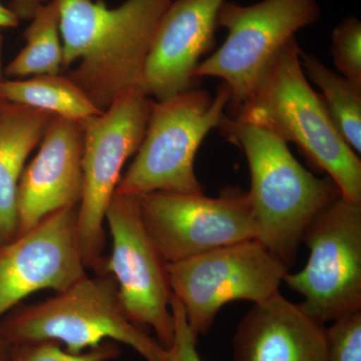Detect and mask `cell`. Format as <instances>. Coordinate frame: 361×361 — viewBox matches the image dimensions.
<instances>
[{
  "mask_svg": "<svg viewBox=\"0 0 361 361\" xmlns=\"http://www.w3.org/2000/svg\"><path fill=\"white\" fill-rule=\"evenodd\" d=\"M63 68L80 61L68 78L106 111L121 94L144 89V71L157 27L173 0H58ZM146 92V90H145Z\"/></svg>",
  "mask_w": 361,
  "mask_h": 361,
  "instance_id": "cell-1",
  "label": "cell"
},
{
  "mask_svg": "<svg viewBox=\"0 0 361 361\" xmlns=\"http://www.w3.org/2000/svg\"><path fill=\"white\" fill-rule=\"evenodd\" d=\"M218 129L248 161L257 240L290 268L311 221L341 196V190L327 176L316 177L304 168L288 142L264 125L225 116Z\"/></svg>",
  "mask_w": 361,
  "mask_h": 361,
  "instance_id": "cell-2",
  "label": "cell"
},
{
  "mask_svg": "<svg viewBox=\"0 0 361 361\" xmlns=\"http://www.w3.org/2000/svg\"><path fill=\"white\" fill-rule=\"evenodd\" d=\"M296 37L272 59L240 110L241 116L293 142L313 168L326 173L342 196L361 203V161L332 122L300 63Z\"/></svg>",
  "mask_w": 361,
  "mask_h": 361,
  "instance_id": "cell-3",
  "label": "cell"
},
{
  "mask_svg": "<svg viewBox=\"0 0 361 361\" xmlns=\"http://www.w3.org/2000/svg\"><path fill=\"white\" fill-rule=\"evenodd\" d=\"M0 332L13 345L54 341L80 353L111 341L130 346L146 361H167V348L126 315L110 274L85 275L51 299L18 308Z\"/></svg>",
  "mask_w": 361,
  "mask_h": 361,
  "instance_id": "cell-4",
  "label": "cell"
},
{
  "mask_svg": "<svg viewBox=\"0 0 361 361\" xmlns=\"http://www.w3.org/2000/svg\"><path fill=\"white\" fill-rule=\"evenodd\" d=\"M230 99L222 82L214 97L196 87L165 101H152L144 140L116 194H203L195 159L207 135L219 128Z\"/></svg>",
  "mask_w": 361,
  "mask_h": 361,
  "instance_id": "cell-5",
  "label": "cell"
},
{
  "mask_svg": "<svg viewBox=\"0 0 361 361\" xmlns=\"http://www.w3.org/2000/svg\"><path fill=\"white\" fill-rule=\"evenodd\" d=\"M151 102L145 90H129L116 97L101 115L80 122L84 152L78 235L87 269L97 272L103 262L106 209L122 178L123 165L141 147Z\"/></svg>",
  "mask_w": 361,
  "mask_h": 361,
  "instance_id": "cell-6",
  "label": "cell"
},
{
  "mask_svg": "<svg viewBox=\"0 0 361 361\" xmlns=\"http://www.w3.org/2000/svg\"><path fill=\"white\" fill-rule=\"evenodd\" d=\"M320 14L317 0H261L251 6L225 0L217 18V27L227 30L224 44L201 61L195 75L219 78L227 85V110L234 116L280 49Z\"/></svg>",
  "mask_w": 361,
  "mask_h": 361,
  "instance_id": "cell-7",
  "label": "cell"
},
{
  "mask_svg": "<svg viewBox=\"0 0 361 361\" xmlns=\"http://www.w3.org/2000/svg\"><path fill=\"white\" fill-rule=\"evenodd\" d=\"M173 296L184 307L197 336H206L226 304L268 300L279 291L289 268L257 239L168 263Z\"/></svg>",
  "mask_w": 361,
  "mask_h": 361,
  "instance_id": "cell-8",
  "label": "cell"
},
{
  "mask_svg": "<svg viewBox=\"0 0 361 361\" xmlns=\"http://www.w3.org/2000/svg\"><path fill=\"white\" fill-rule=\"evenodd\" d=\"M302 242L307 262L283 280L303 296L302 310L322 324L361 310V203L341 195L311 221Z\"/></svg>",
  "mask_w": 361,
  "mask_h": 361,
  "instance_id": "cell-9",
  "label": "cell"
},
{
  "mask_svg": "<svg viewBox=\"0 0 361 361\" xmlns=\"http://www.w3.org/2000/svg\"><path fill=\"white\" fill-rule=\"evenodd\" d=\"M104 221L111 237V250L97 274H110L130 322L154 330L165 348L174 338L173 292L168 263L149 237L135 195L116 194L106 209Z\"/></svg>",
  "mask_w": 361,
  "mask_h": 361,
  "instance_id": "cell-10",
  "label": "cell"
},
{
  "mask_svg": "<svg viewBox=\"0 0 361 361\" xmlns=\"http://www.w3.org/2000/svg\"><path fill=\"white\" fill-rule=\"evenodd\" d=\"M137 198L145 227L167 263L257 239L248 193L236 188L216 198L163 191Z\"/></svg>",
  "mask_w": 361,
  "mask_h": 361,
  "instance_id": "cell-11",
  "label": "cell"
},
{
  "mask_svg": "<svg viewBox=\"0 0 361 361\" xmlns=\"http://www.w3.org/2000/svg\"><path fill=\"white\" fill-rule=\"evenodd\" d=\"M78 206L44 218L0 245V320L30 294L66 290L87 274L78 235Z\"/></svg>",
  "mask_w": 361,
  "mask_h": 361,
  "instance_id": "cell-12",
  "label": "cell"
},
{
  "mask_svg": "<svg viewBox=\"0 0 361 361\" xmlns=\"http://www.w3.org/2000/svg\"><path fill=\"white\" fill-rule=\"evenodd\" d=\"M225 0H173L157 27L144 71V89L161 102L196 89L197 68L215 47Z\"/></svg>",
  "mask_w": 361,
  "mask_h": 361,
  "instance_id": "cell-13",
  "label": "cell"
},
{
  "mask_svg": "<svg viewBox=\"0 0 361 361\" xmlns=\"http://www.w3.org/2000/svg\"><path fill=\"white\" fill-rule=\"evenodd\" d=\"M18 188V236L47 216L78 206L82 193L84 132L80 122L54 116Z\"/></svg>",
  "mask_w": 361,
  "mask_h": 361,
  "instance_id": "cell-14",
  "label": "cell"
},
{
  "mask_svg": "<svg viewBox=\"0 0 361 361\" xmlns=\"http://www.w3.org/2000/svg\"><path fill=\"white\" fill-rule=\"evenodd\" d=\"M325 329L278 291L239 322L234 361H326Z\"/></svg>",
  "mask_w": 361,
  "mask_h": 361,
  "instance_id": "cell-15",
  "label": "cell"
},
{
  "mask_svg": "<svg viewBox=\"0 0 361 361\" xmlns=\"http://www.w3.org/2000/svg\"><path fill=\"white\" fill-rule=\"evenodd\" d=\"M54 115L6 103L0 106V245L18 236V188L26 159Z\"/></svg>",
  "mask_w": 361,
  "mask_h": 361,
  "instance_id": "cell-16",
  "label": "cell"
},
{
  "mask_svg": "<svg viewBox=\"0 0 361 361\" xmlns=\"http://www.w3.org/2000/svg\"><path fill=\"white\" fill-rule=\"evenodd\" d=\"M0 97L6 103L30 106L77 122L103 113L84 90L70 78L61 75L4 80L0 87Z\"/></svg>",
  "mask_w": 361,
  "mask_h": 361,
  "instance_id": "cell-17",
  "label": "cell"
},
{
  "mask_svg": "<svg viewBox=\"0 0 361 361\" xmlns=\"http://www.w3.org/2000/svg\"><path fill=\"white\" fill-rule=\"evenodd\" d=\"M26 28L25 47L6 66L7 77L59 75L63 70V42L58 0L42 4Z\"/></svg>",
  "mask_w": 361,
  "mask_h": 361,
  "instance_id": "cell-18",
  "label": "cell"
},
{
  "mask_svg": "<svg viewBox=\"0 0 361 361\" xmlns=\"http://www.w3.org/2000/svg\"><path fill=\"white\" fill-rule=\"evenodd\" d=\"M300 63L307 80L318 87L332 122L349 147L361 153V87L330 70L313 54L301 51Z\"/></svg>",
  "mask_w": 361,
  "mask_h": 361,
  "instance_id": "cell-19",
  "label": "cell"
},
{
  "mask_svg": "<svg viewBox=\"0 0 361 361\" xmlns=\"http://www.w3.org/2000/svg\"><path fill=\"white\" fill-rule=\"evenodd\" d=\"M120 355V348L111 341L80 353H68L59 342L40 341L13 344L7 361H111Z\"/></svg>",
  "mask_w": 361,
  "mask_h": 361,
  "instance_id": "cell-20",
  "label": "cell"
},
{
  "mask_svg": "<svg viewBox=\"0 0 361 361\" xmlns=\"http://www.w3.org/2000/svg\"><path fill=\"white\" fill-rule=\"evenodd\" d=\"M331 54L339 75L361 87V23L356 16L344 18L334 28Z\"/></svg>",
  "mask_w": 361,
  "mask_h": 361,
  "instance_id": "cell-21",
  "label": "cell"
},
{
  "mask_svg": "<svg viewBox=\"0 0 361 361\" xmlns=\"http://www.w3.org/2000/svg\"><path fill=\"white\" fill-rule=\"evenodd\" d=\"M326 332V361H361V310L332 322Z\"/></svg>",
  "mask_w": 361,
  "mask_h": 361,
  "instance_id": "cell-22",
  "label": "cell"
},
{
  "mask_svg": "<svg viewBox=\"0 0 361 361\" xmlns=\"http://www.w3.org/2000/svg\"><path fill=\"white\" fill-rule=\"evenodd\" d=\"M171 310L174 316V338L167 348V361H203L197 349L198 336L190 327L184 307L175 296Z\"/></svg>",
  "mask_w": 361,
  "mask_h": 361,
  "instance_id": "cell-23",
  "label": "cell"
},
{
  "mask_svg": "<svg viewBox=\"0 0 361 361\" xmlns=\"http://www.w3.org/2000/svg\"><path fill=\"white\" fill-rule=\"evenodd\" d=\"M49 1L51 0H13L11 9L20 20H30L37 9Z\"/></svg>",
  "mask_w": 361,
  "mask_h": 361,
  "instance_id": "cell-24",
  "label": "cell"
},
{
  "mask_svg": "<svg viewBox=\"0 0 361 361\" xmlns=\"http://www.w3.org/2000/svg\"><path fill=\"white\" fill-rule=\"evenodd\" d=\"M20 23V18L11 8L0 4V28L14 27Z\"/></svg>",
  "mask_w": 361,
  "mask_h": 361,
  "instance_id": "cell-25",
  "label": "cell"
},
{
  "mask_svg": "<svg viewBox=\"0 0 361 361\" xmlns=\"http://www.w3.org/2000/svg\"><path fill=\"white\" fill-rule=\"evenodd\" d=\"M11 348L13 344L11 343L6 337L2 336L0 332V361H7L11 355Z\"/></svg>",
  "mask_w": 361,
  "mask_h": 361,
  "instance_id": "cell-26",
  "label": "cell"
},
{
  "mask_svg": "<svg viewBox=\"0 0 361 361\" xmlns=\"http://www.w3.org/2000/svg\"><path fill=\"white\" fill-rule=\"evenodd\" d=\"M2 45H4V37H2L1 28H0V87L4 82V71H2ZM6 104V102L0 97V106Z\"/></svg>",
  "mask_w": 361,
  "mask_h": 361,
  "instance_id": "cell-27",
  "label": "cell"
}]
</instances>
